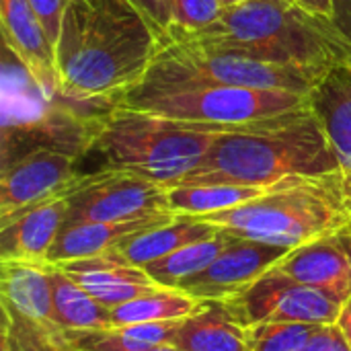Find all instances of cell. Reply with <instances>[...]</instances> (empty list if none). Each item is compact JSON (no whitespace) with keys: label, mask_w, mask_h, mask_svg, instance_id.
Returning <instances> with one entry per match:
<instances>
[{"label":"cell","mask_w":351,"mask_h":351,"mask_svg":"<svg viewBox=\"0 0 351 351\" xmlns=\"http://www.w3.org/2000/svg\"><path fill=\"white\" fill-rule=\"evenodd\" d=\"M78 156L35 148L2 167L0 177V222L41 202L72 195L86 173L76 171Z\"/></svg>","instance_id":"cell-10"},{"label":"cell","mask_w":351,"mask_h":351,"mask_svg":"<svg viewBox=\"0 0 351 351\" xmlns=\"http://www.w3.org/2000/svg\"><path fill=\"white\" fill-rule=\"evenodd\" d=\"M175 218L173 212L152 214L134 220L121 222H78L64 224L53 247L49 249L47 263H64L74 259H86L95 255H103L115 249L125 239L140 234L144 230L162 226Z\"/></svg>","instance_id":"cell-15"},{"label":"cell","mask_w":351,"mask_h":351,"mask_svg":"<svg viewBox=\"0 0 351 351\" xmlns=\"http://www.w3.org/2000/svg\"><path fill=\"white\" fill-rule=\"evenodd\" d=\"M146 351H183V350L171 343V346H158V348H150V350H146Z\"/></svg>","instance_id":"cell-34"},{"label":"cell","mask_w":351,"mask_h":351,"mask_svg":"<svg viewBox=\"0 0 351 351\" xmlns=\"http://www.w3.org/2000/svg\"><path fill=\"white\" fill-rule=\"evenodd\" d=\"M237 2H243V0H220L222 6H232V4H237Z\"/></svg>","instance_id":"cell-35"},{"label":"cell","mask_w":351,"mask_h":351,"mask_svg":"<svg viewBox=\"0 0 351 351\" xmlns=\"http://www.w3.org/2000/svg\"><path fill=\"white\" fill-rule=\"evenodd\" d=\"M311 107L319 115L341 165L351 177V64L329 70L311 93Z\"/></svg>","instance_id":"cell-17"},{"label":"cell","mask_w":351,"mask_h":351,"mask_svg":"<svg viewBox=\"0 0 351 351\" xmlns=\"http://www.w3.org/2000/svg\"><path fill=\"white\" fill-rule=\"evenodd\" d=\"M202 220L237 237L288 251L351 228V210L341 173L292 177L239 208Z\"/></svg>","instance_id":"cell-4"},{"label":"cell","mask_w":351,"mask_h":351,"mask_svg":"<svg viewBox=\"0 0 351 351\" xmlns=\"http://www.w3.org/2000/svg\"><path fill=\"white\" fill-rule=\"evenodd\" d=\"M208 300L195 298L181 288H158L130 302L111 308V325L125 327L138 323L185 321L206 308Z\"/></svg>","instance_id":"cell-21"},{"label":"cell","mask_w":351,"mask_h":351,"mask_svg":"<svg viewBox=\"0 0 351 351\" xmlns=\"http://www.w3.org/2000/svg\"><path fill=\"white\" fill-rule=\"evenodd\" d=\"M220 0H173V25L183 31H199L222 14Z\"/></svg>","instance_id":"cell-26"},{"label":"cell","mask_w":351,"mask_h":351,"mask_svg":"<svg viewBox=\"0 0 351 351\" xmlns=\"http://www.w3.org/2000/svg\"><path fill=\"white\" fill-rule=\"evenodd\" d=\"M53 292V323L62 331L111 329V308L97 302L58 265L49 263Z\"/></svg>","instance_id":"cell-20"},{"label":"cell","mask_w":351,"mask_h":351,"mask_svg":"<svg viewBox=\"0 0 351 351\" xmlns=\"http://www.w3.org/2000/svg\"><path fill=\"white\" fill-rule=\"evenodd\" d=\"M60 351H72V350H70V348H66V343H64V348H62Z\"/></svg>","instance_id":"cell-36"},{"label":"cell","mask_w":351,"mask_h":351,"mask_svg":"<svg viewBox=\"0 0 351 351\" xmlns=\"http://www.w3.org/2000/svg\"><path fill=\"white\" fill-rule=\"evenodd\" d=\"M171 212L167 187L125 171L99 169L86 173L80 187L68 197L64 224L121 222Z\"/></svg>","instance_id":"cell-9"},{"label":"cell","mask_w":351,"mask_h":351,"mask_svg":"<svg viewBox=\"0 0 351 351\" xmlns=\"http://www.w3.org/2000/svg\"><path fill=\"white\" fill-rule=\"evenodd\" d=\"M68 197H53L31 206L0 222V259L47 263L68 214Z\"/></svg>","instance_id":"cell-14"},{"label":"cell","mask_w":351,"mask_h":351,"mask_svg":"<svg viewBox=\"0 0 351 351\" xmlns=\"http://www.w3.org/2000/svg\"><path fill=\"white\" fill-rule=\"evenodd\" d=\"M53 265H58L84 292H88L97 302L107 308H115L123 302H130L160 288L146 274L144 267L132 265L113 249L103 255Z\"/></svg>","instance_id":"cell-13"},{"label":"cell","mask_w":351,"mask_h":351,"mask_svg":"<svg viewBox=\"0 0 351 351\" xmlns=\"http://www.w3.org/2000/svg\"><path fill=\"white\" fill-rule=\"evenodd\" d=\"M222 128L115 105L105 115L90 150L101 154L103 169L134 173L173 187L199 167Z\"/></svg>","instance_id":"cell-5"},{"label":"cell","mask_w":351,"mask_h":351,"mask_svg":"<svg viewBox=\"0 0 351 351\" xmlns=\"http://www.w3.org/2000/svg\"><path fill=\"white\" fill-rule=\"evenodd\" d=\"M160 35L173 25V0H132Z\"/></svg>","instance_id":"cell-29"},{"label":"cell","mask_w":351,"mask_h":351,"mask_svg":"<svg viewBox=\"0 0 351 351\" xmlns=\"http://www.w3.org/2000/svg\"><path fill=\"white\" fill-rule=\"evenodd\" d=\"M302 351H351L339 325H323Z\"/></svg>","instance_id":"cell-28"},{"label":"cell","mask_w":351,"mask_h":351,"mask_svg":"<svg viewBox=\"0 0 351 351\" xmlns=\"http://www.w3.org/2000/svg\"><path fill=\"white\" fill-rule=\"evenodd\" d=\"M33 10L37 12L39 21L43 23L49 39L53 43H58L60 39V31H62V21H64V12L70 4V0H29Z\"/></svg>","instance_id":"cell-27"},{"label":"cell","mask_w":351,"mask_h":351,"mask_svg":"<svg viewBox=\"0 0 351 351\" xmlns=\"http://www.w3.org/2000/svg\"><path fill=\"white\" fill-rule=\"evenodd\" d=\"M296 4H300L304 10L319 14V16L331 19V14H333V2L331 0H296Z\"/></svg>","instance_id":"cell-31"},{"label":"cell","mask_w":351,"mask_h":351,"mask_svg":"<svg viewBox=\"0 0 351 351\" xmlns=\"http://www.w3.org/2000/svg\"><path fill=\"white\" fill-rule=\"evenodd\" d=\"M337 325H339L341 333L346 335V339H348L351 348V296L348 298V302H346V306H343V311H341V315L337 319Z\"/></svg>","instance_id":"cell-32"},{"label":"cell","mask_w":351,"mask_h":351,"mask_svg":"<svg viewBox=\"0 0 351 351\" xmlns=\"http://www.w3.org/2000/svg\"><path fill=\"white\" fill-rule=\"evenodd\" d=\"M220 228L195 218V216H175L171 222L134 234L119 243L113 251H117L125 261L138 267H146L152 261H158L191 243L210 239Z\"/></svg>","instance_id":"cell-19"},{"label":"cell","mask_w":351,"mask_h":351,"mask_svg":"<svg viewBox=\"0 0 351 351\" xmlns=\"http://www.w3.org/2000/svg\"><path fill=\"white\" fill-rule=\"evenodd\" d=\"M323 325L255 323L247 327L249 351H302Z\"/></svg>","instance_id":"cell-25"},{"label":"cell","mask_w":351,"mask_h":351,"mask_svg":"<svg viewBox=\"0 0 351 351\" xmlns=\"http://www.w3.org/2000/svg\"><path fill=\"white\" fill-rule=\"evenodd\" d=\"M343 189H346V197H348V204H350L351 210V177H343Z\"/></svg>","instance_id":"cell-33"},{"label":"cell","mask_w":351,"mask_h":351,"mask_svg":"<svg viewBox=\"0 0 351 351\" xmlns=\"http://www.w3.org/2000/svg\"><path fill=\"white\" fill-rule=\"evenodd\" d=\"M0 23L6 49L31 76L37 90L47 99H58L60 76L56 64V43L29 0H0Z\"/></svg>","instance_id":"cell-11"},{"label":"cell","mask_w":351,"mask_h":351,"mask_svg":"<svg viewBox=\"0 0 351 351\" xmlns=\"http://www.w3.org/2000/svg\"><path fill=\"white\" fill-rule=\"evenodd\" d=\"M154 60L218 84L261 90H290L302 95H311L313 88L327 74L321 70L282 66L237 53H226L173 37H162L160 49Z\"/></svg>","instance_id":"cell-7"},{"label":"cell","mask_w":351,"mask_h":351,"mask_svg":"<svg viewBox=\"0 0 351 351\" xmlns=\"http://www.w3.org/2000/svg\"><path fill=\"white\" fill-rule=\"evenodd\" d=\"M239 237L230 230L220 228L214 237L191 243L158 261L148 263L144 269L146 274L162 288H179L183 282L191 280L193 276L202 274L210 263L218 259V255L230 247Z\"/></svg>","instance_id":"cell-23"},{"label":"cell","mask_w":351,"mask_h":351,"mask_svg":"<svg viewBox=\"0 0 351 351\" xmlns=\"http://www.w3.org/2000/svg\"><path fill=\"white\" fill-rule=\"evenodd\" d=\"M162 37L321 72L351 64L350 45L331 19L304 10L296 0H243L224 6L220 19L206 29L169 27Z\"/></svg>","instance_id":"cell-3"},{"label":"cell","mask_w":351,"mask_h":351,"mask_svg":"<svg viewBox=\"0 0 351 351\" xmlns=\"http://www.w3.org/2000/svg\"><path fill=\"white\" fill-rule=\"evenodd\" d=\"M350 296V288L298 284L271 267L247 290L222 300L230 302L247 327L265 321L335 325Z\"/></svg>","instance_id":"cell-8"},{"label":"cell","mask_w":351,"mask_h":351,"mask_svg":"<svg viewBox=\"0 0 351 351\" xmlns=\"http://www.w3.org/2000/svg\"><path fill=\"white\" fill-rule=\"evenodd\" d=\"M64 331H49L6 308H2L0 351H60Z\"/></svg>","instance_id":"cell-24"},{"label":"cell","mask_w":351,"mask_h":351,"mask_svg":"<svg viewBox=\"0 0 351 351\" xmlns=\"http://www.w3.org/2000/svg\"><path fill=\"white\" fill-rule=\"evenodd\" d=\"M331 2H333L331 23L351 49V0H331Z\"/></svg>","instance_id":"cell-30"},{"label":"cell","mask_w":351,"mask_h":351,"mask_svg":"<svg viewBox=\"0 0 351 351\" xmlns=\"http://www.w3.org/2000/svg\"><path fill=\"white\" fill-rule=\"evenodd\" d=\"M288 253L284 247L239 237L202 274L183 282L179 288L202 300H222L241 294L265 276Z\"/></svg>","instance_id":"cell-12"},{"label":"cell","mask_w":351,"mask_h":351,"mask_svg":"<svg viewBox=\"0 0 351 351\" xmlns=\"http://www.w3.org/2000/svg\"><path fill=\"white\" fill-rule=\"evenodd\" d=\"M162 35L132 0H70L56 64L66 101L115 107L150 70Z\"/></svg>","instance_id":"cell-1"},{"label":"cell","mask_w":351,"mask_h":351,"mask_svg":"<svg viewBox=\"0 0 351 351\" xmlns=\"http://www.w3.org/2000/svg\"><path fill=\"white\" fill-rule=\"evenodd\" d=\"M2 308L49 331H62L53 323V292L49 263L2 261Z\"/></svg>","instance_id":"cell-16"},{"label":"cell","mask_w":351,"mask_h":351,"mask_svg":"<svg viewBox=\"0 0 351 351\" xmlns=\"http://www.w3.org/2000/svg\"><path fill=\"white\" fill-rule=\"evenodd\" d=\"M341 173L335 148L308 105L271 117L224 125L208 154L177 185L228 183L271 187L292 177Z\"/></svg>","instance_id":"cell-2"},{"label":"cell","mask_w":351,"mask_h":351,"mask_svg":"<svg viewBox=\"0 0 351 351\" xmlns=\"http://www.w3.org/2000/svg\"><path fill=\"white\" fill-rule=\"evenodd\" d=\"M175 346L183 351H249L247 325L228 300H208L202 313L181 323Z\"/></svg>","instance_id":"cell-18"},{"label":"cell","mask_w":351,"mask_h":351,"mask_svg":"<svg viewBox=\"0 0 351 351\" xmlns=\"http://www.w3.org/2000/svg\"><path fill=\"white\" fill-rule=\"evenodd\" d=\"M308 103L311 95L218 84L171 68L158 60H154L146 76L117 101V105L128 109L208 125H239Z\"/></svg>","instance_id":"cell-6"},{"label":"cell","mask_w":351,"mask_h":351,"mask_svg":"<svg viewBox=\"0 0 351 351\" xmlns=\"http://www.w3.org/2000/svg\"><path fill=\"white\" fill-rule=\"evenodd\" d=\"M269 187L228 185V183H202V185H173L167 187L169 208L175 216L204 218L210 214L239 208L255 197L267 193Z\"/></svg>","instance_id":"cell-22"}]
</instances>
